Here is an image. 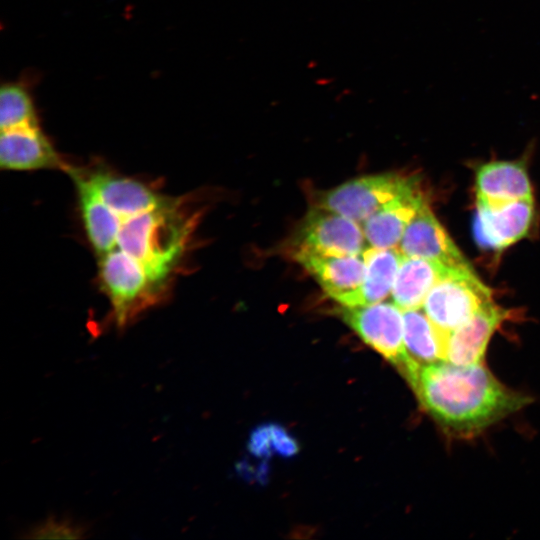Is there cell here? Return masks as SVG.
<instances>
[{
    "label": "cell",
    "instance_id": "obj_7",
    "mask_svg": "<svg viewBox=\"0 0 540 540\" xmlns=\"http://www.w3.org/2000/svg\"><path fill=\"white\" fill-rule=\"evenodd\" d=\"M293 254L329 297L343 307L360 306L366 270L363 254H325L298 246Z\"/></svg>",
    "mask_w": 540,
    "mask_h": 540
},
{
    "label": "cell",
    "instance_id": "obj_22",
    "mask_svg": "<svg viewBox=\"0 0 540 540\" xmlns=\"http://www.w3.org/2000/svg\"><path fill=\"white\" fill-rule=\"evenodd\" d=\"M248 452L256 458L270 459L274 455L270 423L255 427L248 438Z\"/></svg>",
    "mask_w": 540,
    "mask_h": 540
},
{
    "label": "cell",
    "instance_id": "obj_20",
    "mask_svg": "<svg viewBox=\"0 0 540 540\" xmlns=\"http://www.w3.org/2000/svg\"><path fill=\"white\" fill-rule=\"evenodd\" d=\"M39 125L31 93L23 83H6L0 90V129Z\"/></svg>",
    "mask_w": 540,
    "mask_h": 540
},
{
    "label": "cell",
    "instance_id": "obj_11",
    "mask_svg": "<svg viewBox=\"0 0 540 540\" xmlns=\"http://www.w3.org/2000/svg\"><path fill=\"white\" fill-rule=\"evenodd\" d=\"M0 166L8 171L68 169L39 125L1 130Z\"/></svg>",
    "mask_w": 540,
    "mask_h": 540
},
{
    "label": "cell",
    "instance_id": "obj_10",
    "mask_svg": "<svg viewBox=\"0 0 540 540\" xmlns=\"http://www.w3.org/2000/svg\"><path fill=\"white\" fill-rule=\"evenodd\" d=\"M79 171L97 196L121 220L156 208L169 199V196L157 193L142 181L105 169Z\"/></svg>",
    "mask_w": 540,
    "mask_h": 540
},
{
    "label": "cell",
    "instance_id": "obj_2",
    "mask_svg": "<svg viewBox=\"0 0 540 540\" xmlns=\"http://www.w3.org/2000/svg\"><path fill=\"white\" fill-rule=\"evenodd\" d=\"M196 215L184 209V200L175 197L148 211L124 218L116 245L136 259L162 288L168 286L190 243Z\"/></svg>",
    "mask_w": 540,
    "mask_h": 540
},
{
    "label": "cell",
    "instance_id": "obj_17",
    "mask_svg": "<svg viewBox=\"0 0 540 540\" xmlns=\"http://www.w3.org/2000/svg\"><path fill=\"white\" fill-rule=\"evenodd\" d=\"M451 270L424 258L403 256L391 291L401 310L422 308L432 287Z\"/></svg>",
    "mask_w": 540,
    "mask_h": 540
},
{
    "label": "cell",
    "instance_id": "obj_21",
    "mask_svg": "<svg viewBox=\"0 0 540 540\" xmlns=\"http://www.w3.org/2000/svg\"><path fill=\"white\" fill-rule=\"evenodd\" d=\"M87 536V527L71 519L49 517L40 524L29 529L23 538L26 539H80Z\"/></svg>",
    "mask_w": 540,
    "mask_h": 540
},
{
    "label": "cell",
    "instance_id": "obj_3",
    "mask_svg": "<svg viewBox=\"0 0 540 540\" xmlns=\"http://www.w3.org/2000/svg\"><path fill=\"white\" fill-rule=\"evenodd\" d=\"M98 279L118 328L133 322L167 293L136 259L118 248L98 257Z\"/></svg>",
    "mask_w": 540,
    "mask_h": 540
},
{
    "label": "cell",
    "instance_id": "obj_8",
    "mask_svg": "<svg viewBox=\"0 0 540 540\" xmlns=\"http://www.w3.org/2000/svg\"><path fill=\"white\" fill-rule=\"evenodd\" d=\"M298 247L334 255H361L366 238L359 223L317 206L304 218L298 233Z\"/></svg>",
    "mask_w": 540,
    "mask_h": 540
},
{
    "label": "cell",
    "instance_id": "obj_16",
    "mask_svg": "<svg viewBox=\"0 0 540 540\" xmlns=\"http://www.w3.org/2000/svg\"><path fill=\"white\" fill-rule=\"evenodd\" d=\"M66 171L75 184L86 236L99 257L115 247L121 219L97 196L78 168L69 166Z\"/></svg>",
    "mask_w": 540,
    "mask_h": 540
},
{
    "label": "cell",
    "instance_id": "obj_15",
    "mask_svg": "<svg viewBox=\"0 0 540 540\" xmlns=\"http://www.w3.org/2000/svg\"><path fill=\"white\" fill-rule=\"evenodd\" d=\"M477 204L497 207L513 201L532 198L525 163L494 161L479 167L476 173Z\"/></svg>",
    "mask_w": 540,
    "mask_h": 540
},
{
    "label": "cell",
    "instance_id": "obj_18",
    "mask_svg": "<svg viewBox=\"0 0 540 540\" xmlns=\"http://www.w3.org/2000/svg\"><path fill=\"white\" fill-rule=\"evenodd\" d=\"M404 344L407 355L420 365L445 359L447 336L428 318L423 308L403 311Z\"/></svg>",
    "mask_w": 540,
    "mask_h": 540
},
{
    "label": "cell",
    "instance_id": "obj_19",
    "mask_svg": "<svg viewBox=\"0 0 540 540\" xmlns=\"http://www.w3.org/2000/svg\"><path fill=\"white\" fill-rule=\"evenodd\" d=\"M363 257L366 270L360 306L381 302L391 293L403 254L398 247H369Z\"/></svg>",
    "mask_w": 540,
    "mask_h": 540
},
{
    "label": "cell",
    "instance_id": "obj_6",
    "mask_svg": "<svg viewBox=\"0 0 540 540\" xmlns=\"http://www.w3.org/2000/svg\"><path fill=\"white\" fill-rule=\"evenodd\" d=\"M340 316L371 348L399 371L406 364L403 310L394 303L378 302L358 307H343Z\"/></svg>",
    "mask_w": 540,
    "mask_h": 540
},
{
    "label": "cell",
    "instance_id": "obj_14",
    "mask_svg": "<svg viewBox=\"0 0 540 540\" xmlns=\"http://www.w3.org/2000/svg\"><path fill=\"white\" fill-rule=\"evenodd\" d=\"M425 202L424 195L416 179L404 192L387 202L362 223V229L369 247H398L403 233Z\"/></svg>",
    "mask_w": 540,
    "mask_h": 540
},
{
    "label": "cell",
    "instance_id": "obj_9",
    "mask_svg": "<svg viewBox=\"0 0 540 540\" xmlns=\"http://www.w3.org/2000/svg\"><path fill=\"white\" fill-rule=\"evenodd\" d=\"M403 256L431 260L450 269H473L425 201L399 243Z\"/></svg>",
    "mask_w": 540,
    "mask_h": 540
},
{
    "label": "cell",
    "instance_id": "obj_4",
    "mask_svg": "<svg viewBox=\"0 0 540 540\" xmlns=\"http://www.w3.org/2000/svg\"><path fill=\"white\" fill-rule=\"evenodd\" d=\"M491 296L490 289L473 269H453L432 287L422 308L432 323L448 336L492 301Z\"/></svg>",
    "mask_w": 540,
    "mask_h": 540
},
{
    "label": "cell",
    "instance_id": "obj_12",
    "mask_svg": "<svg viewBox=\"0 0 540 540\" xmlns=\"http://www.w3.org/2000/svg\"><path fill=\"white\" fill-rule=\"evenodd\" d=\"M511 314L493 301L486 303L466 323L448 334L446 361L456 365L483 363L492 335Z\"/></svg>",
    "mask_w": 540,
    "mask_h": 540
},
{
    "label": "cell",
    "instance_id": "obj_23",
    "mask_svg": "<svg viewBox=\"0 0 540 540\" xmlns=\"http://www.w3.org/2000/svg\"><path fill=\"white\" fill-rule=\"evenodd\" d=\"M274 454L291 458L299 452V443L288 430L278 423H270Z\"/></svg>",
    "mask_w": 540,
    "mask_h": 540
},
{
    "label": "cell",
    "instance_id": "obj_1",
    "mask_svg": "<svg viewBox=\"0 0 540 540\" xmlns=\"http://www.w3.org/2000/svg\"><path fill=\"white\" fill-rule=\"evenodd\" d=\"M402 375L423 411L456 439L473 438L530 402L497 380L484 363L412 362Z\"/></svg>",
    "mask_w": 540,
    "mask_h": 540
},
{
    "label": "cell",
    "instance_id": "obj_5",
    "mask_svg": "<svg viewBox=\"0 0 540 540\" xmlns=\"http://www.w3.org/2000/svg\"><path fill=\"white\" fill-rule=\"evenodd\" d=\"M416 179L395 173L362 176L325 192L318 206L362 224L379 208L404 192Z\"/></svg>",
    "mask_w": 540,
    "mask_h": 540
},
{
    "label": "cell",
    "instance_id": "obj_13",
    "mask_svg": "<svg viewBox=\"0 0 540 540\" xmlns=\"http://www.w3.org/2000/svg\"><path fill=\"white\" fill-rule=\"evenodd\" d=\"M476 237L481 245L501 250L524 238L534 218L533 198L497 207L477 204Z\"/></svg>",
    "mask_w": 540,
    "mask_h": 540
}]
</instances>
